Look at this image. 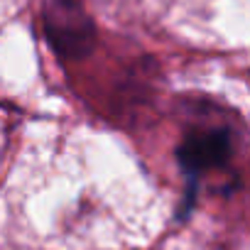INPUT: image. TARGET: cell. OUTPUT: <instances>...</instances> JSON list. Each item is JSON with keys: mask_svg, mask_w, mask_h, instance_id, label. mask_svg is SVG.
Instances as JSON below:
<instances>
[{"mask_svg": "<svg viewBox=\"0 0 250 250\" xmlns=\"http://www.w3.org/2000/svg\"><path fill=\"white\" fill-rule=\"evenodd\" d=\"M44 25L52 44L62 54L76 57L88 52L93 27L76 0H44Z\"/></svg>", "mask_w": 250, "mask_h": 250, "instance_id": "1", "label": "cell"}]
</instances>
